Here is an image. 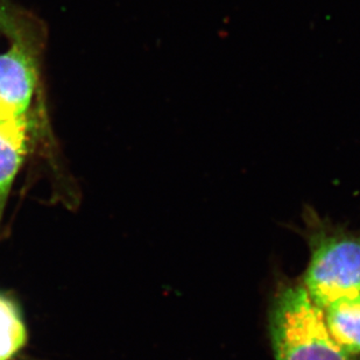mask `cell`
Instances as JSON below:
<instances>
[{
	"label": "cell",
	"mask_w": 360,
	"mask_h": 360,
	"mask_svg": "<svg viewBox=\"0 0 360 360\" xmlns=\"http://www.w3.org/2000/svg\"><path fill=\"white\" fill-rule=\"evenodd\" d=\"M303 287L321 309L360 297V238L314 218Z\"/></svg>",
	"instance_id": "cell-2"
},
{
	"label": "cell",
	"mask_w": 360,
	"mask_h": 360,
	"mask_svg": "<svg viewBox=\"0 0 360 360\" xmlns=\"http://www.w3.org/2000/svg\"><path fill=\"white\" fill-rule=\"evenodd\" d=\"M37 86L35 63L26 44L0 54V120L27 118Z\"/></svg>",
	"instance_id": "cell-3"
},
{
	"label": "cell",
	"mask_w": 360,
	"mask_h": 360,
	"mask_svg": "<svg viewBox=\"0 0 360 360\" xmlns=\"http://www.w3.org/2000/svg\"><path fill=\"white\" fill-rule=\"evenodd\" d=\"M322 311L337 343L354 356L360 354V297L342 300Z\"/></svg>",
	"instance_id": "cell-5"
},
{
	"label": "cell",
	"mask_w": 360,
	"mask_h": 360,
	"mask_svg": "<svg viewBox=\"0 0 360 360\" xmlns=\"http://www.w3.org/2000/svg\"><path fill=\"white\" fill-rule=\"evenodd\" d=\"M27 342V330L19 307L0 294V360H13Z\"/></svg>",
	"instance_id": "cell-6"
},
{
	"label": "cell",
	"mask_w": 360,
	"mask_h": 360,
	"mask_svg": "<svg viewBox=\"0 0 360 360\" xmlns=\"http://www.w3.org/2000/svg\"><path fill=\"white\" fill-rule=\"evenodd\" d=\"M0 32L13 42L26 44L20 18L18 17L13 7L10 6L5 0H0Z\"/></svg>",
	"instance_id": "cell-7"
},
{
	"label": "cell",
	"mask_w": 360,
	"mask_h": 360,
	"mask_svg": "<svg viewBox=\"0 0 360 360\" xmlns=\"http://www.w3.org/2000/svg\"><path fill=\"white\" fill-rule=\"evenodd\" d=\"M269 337L276 360H354L303 285L280 287L269 310Z\"/></svg>",
	"instance_id": "cell-1"
},
{
	"label": "cell",
	"mask_w": 360,
	"mask_h": 360,
	"mask_svg": "<svg viewBox=\"0 0 360 360\" xmlns=\"http://www.w3.org/2000/svg\"><path fill=\"white\" fill-rule=\"evenodd\" d=\"M27 118L0 120V225L28 147Z\"/></svg>",
	"instance_id": "cell-4"
}]
</instances>
